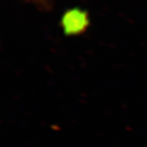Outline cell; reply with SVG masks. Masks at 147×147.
Wrapping results in <instances>:
<instances>
[{
	"label": "cell",
	"mask_w": 147,
	"mask_h": 147,
	"mask_svg": "<svg viewBox=\"0 0 147 147\" xmlns=\"http://www.w3.org/2000/svg\"><path fill=\"white\" fill-rule=\"evenodd\" d=\"M27 2L31 3L35 5L40 10L50 11L52 9V3L50 0H26Z\"/></svg>",
	"instance_id": "obj_2"
},
{
	"label": "cell",
	"mask_w": 147,
	"mask_h": 147,
	"mask_svg": "<svg viewBox=\"0 0 147 147\" xmlns=\"http://www.w3.org/2000/svg\"><path fill=\"white\" fill-rule=\"evenodd\" d=\"M60 25L65 35H80L85 33L89 27L90 20L88 13L79 7L70 8L64 12Z\"/></svg>",
	"instance_id": "obj_1"
}]
</instances>
